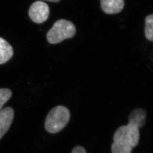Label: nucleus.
Listing matches in <instances>:
<instances>
[{
  "instance_id": "3",
  "label": "nucleus",
  "mask_w": 153,
  "mask_h": 153,
  "mask_svg": "<svg viewBox=\"0 0 153 153\" xmlns=\"http://www.w3.org/2000/svg\"><path fill=\"white\" fill-rule=\"evenodd\" d=\"M76 28L72 22L60 19L55 22L52 28L47 34V39L51 44H57L67 39L73 38Z\"/></svg>"
},
{
  "instance_id": "2",
  "label": "nucleus",
  "mask_w": 153,
  "mask_h": 153,
  "mask_svg": "<svg viewBox=\"0 0 153 153\" xmlns=\"http://www.w3.org/2000/svg\"><path fill=\"white\" fill-rule=\"evenodd\" d=\"M71 114L66 107L58 105L51 109L45 121L46 131L52 134L61 131L68 124Z\"/></svg>"
},
{
  "instance_id": "11",
  "label": "nucleus",
  "mask_w": 153,
  "mask_h": 153,
  "mask_svg": "<svg viewBox=\"0 0 153 153\" xmlns=\"http://www.w3.org/2000/svg\"><path fill=\"white\" fill-rule=\"evenodd\" d=\"M44 1H51L53 2H59L60 0H44Z\"/></svg>"
},
{
  "instance_id": "5",
  "label": "nucleus",
  "mask_w": 153,
  "mask_h": 153,
  "mask_svg": "<svg viewBox=\"0 0 153 153\" xmlns=\"http://www.w3.org/2000/svg\"><path fill=\"white\" fill-rule=\"evenodd\" d=\"M14 117V112L11 107L0 110V140L9 129Z\"/></svg>"
},
{
  "instance_id": "4",
  "label": "nucleus",
  "mask_w": 153,
  "mask_h": 153,
  "mask_svg": "<svg viewBox=\"0 0 153 153\" xmlns=\"http://www.w3.org/2000/svg\"><path fill=\"white\" fill-rule=\"evenodd\" d=\"M28 14L33 22L36 23H42L48 18L49 7L45 2L36 1L30 6Z\"/></svg>"
},
{
  "instance_id": "9",
  "label": "nucleus",
  "mask_w": 153,
  "mask_h": 153,
  "mask_svg": "<svg viewBox=\"0 0 153 153\" xmlns=\"http://www.w3.org/2000/svg\"><path fill=\"white\" fill-rule=\"evenodd\" d=\"M12 92L9 88H0V110L3 105L10 99Z\"/></svg>"
},
{
  "instance_id": "1",
  "label": "nucleus",
  "mask_w": 153,
  "mask_h": 153,
  "mask_svg": "<svg viewBox=\"0 0 153 153\" xmlns=\"http://www.w3.org/2000/svg\"><path fill=\"white\" fill-rule=\"evenodd\" d=\"M140 128L138 124L130 120L128 125L119 127L114 136L112 153H131L133 149L139 143Z\"/></svg>"
},
{
  "instance_id": "6",
  "label": "nucleus",
  "mask_w": 153,
  "mask_h": 153,
  "mask_svg": "<svg viewBox=\"0 0 153 153\" xmlns=\"http://www.w3.org/2000/svg\"><path fill=\"white\" fill-rule=\"evenodd\" d=\"M101 8L105 13L115 14L124 8V0H100Z\"/></svg>"
},
{
  "instance_id": "7",
  "label": "nucleus",
  "mask_w": 153,
  "mask_h": 153,
  "mask_svg": "<svg viewBox=\"0 0 153 153\" xmlns=\"http://www.w3.org/2000/svg\"><path fill=\"white\" fill-rule=\"evenodd\" d=\"M13 56V49L5 39L0 38V64H5Z\"/></svg>"
},
{
  "instance_id": "10",
  "label": "nucleus",
  "mask_w": 153,
  "mask_h": 153,
  "mask_svg": "<svg viewBox=\"0 0 153 153\" xmlns=\"http://www.w3.org/2000/svg\"><path fill=\"white\" fill-rule=\"evenodd\" d=\"M71 153H87L85 149L81 146H77L74 148L71 152Z\"/></svg>"
},
{
  "instance_id": "8",
  "label": "nucleus",
  "mask_w": 153,
  "mask_h": 153,
  "mask_svg": "<svg viewBox=\"0 0 153 153\" xmlns=\"http://www.w3.org/2000/svg\"><path fill=\"white\" fill-rule=\"evenodd\" d=\"M145 33L148 40L153 42V14L146 17Z\"/></svg>"
}]
</instances>
